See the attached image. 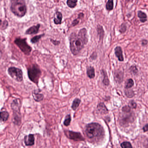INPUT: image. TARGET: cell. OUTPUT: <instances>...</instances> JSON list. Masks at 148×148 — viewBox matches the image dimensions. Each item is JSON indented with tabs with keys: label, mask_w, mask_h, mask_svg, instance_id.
<instances>
[{
	"label": "cell",
	"mask_w": 148,
	"mask_h": 148,
	"mask_svg": "<svg viewBox=\"0 0 148 148\" xmlns=\"http://www.w3.org/2000/svg\"><path fill=\"white\" fill-rule=\"evenodd\" d=\"M87 30L85 28L80 30L78 34L73 32L70 36V48L74 55H77L88 43Z\"/></svg>",
	"instance_id": "6da1fadb"
},
{
	"label": "cell",
	"mask_w": 148,
	"mask_h": 148,
	"mask_svg": "<svg viewBox=\"0 0 148 148\" xmlns=\"http://www.w3.org/2000/svg\"><path fill=\"white\" fill-rule=\"evenodd\" d=\"M88 137L94 140H100L104 136L103 127L98 123H92L86 126L85 130Z\"/></svg>",
	"instance_id": "7a4b0ae2"
},
{
	"label": "cell",
	"mask_w": 148,
	"mask_h": 148,
	"mask_svg": "<svg viewBox=\"0 0 148 148\" xmlns=\"http://www.w3.org/2000/svg\"><path fill=\"white\" fill-rule=\"evenodd\" d=\"M10 9L17 16L22 17L27 12V7L25 2L22 0H13L11 1Z\"/></svg>",
	"instance_id": "3957f363"
},
{
	"label": "cell",
	"mask_w": 148,
	"mask_h": 148,
	"mask_svg": "<svg viewBox=\"0 0 148 148\" xmlns=\"http://www.w3.org/2000/svg\"><path fill=\"white\" fill-rule=\"evenodd\" d=\"M41 73L40 69L37 64H34L28 69V75L29 79L35 84L38 83Z\"/></svg>",
	"instance_id": "277c9868"
},
{
	"label": "cell",
	"mask_w": 148,
	"mask_h": 148,
	"mask_svg": "<svg viewBox=\"0 0 148 148\" xmlns=\"http://www.w3.org/2000/svg\"><path fill=\"white\" fill-rule=\"evenodd\" d=\"M26 40V38H17L14 41V43L26 55H29L32 51V48L27 44Z\"/></svg>",
	"instance_id": "5b68a950"
},
{
	"label": "cell",
	"mask_w": 148,
	"mask_h": 148,
	"mask_svg": "<svg viewBox=\"0 0 148 148\" xmlns=\"http://www.w3.org/2000/svg\"><path fill=\"white\" fill-rule=\"evenodd\" d=\"M10 76L15 80L21 82L23 80V72L21 70L14 67H11L8 70Z\"/></svg>",
	"instance_id": "8992f818"
},
{
	"label": "cell",
	"mask_w": 148,
	"mask_h": 148,
	"mask_svg": "<svg viewBox=\"0 0 148 148\" xmlns=\"http://www.w3.org/2000/svg\"><path fill=\"white\" fill-rule=\"evenodd\" d=\"M68 135L70 139L75 141H84V140L82 135L79 133L69 131Z\"/></svg>",
	"instance_id": "52a82bcc"
},
{
	"label": "cell",
	"mask_w": 148,
	"mask_h": 148,
	"mask_svg": "<svg viewBox=\"0 0 148 148\" xmlns=\"http://www.w3.org/2000/svg\"><path fill=\"white\" fill-rule=\"evenodd\" d=\"M123 112L126 113V114L123 115V116L122 117L121 120H122L123 124H126V123H127L131 122L132 120H133V119H132V117H133V116H132L131 111H127V112L123 111Z\"/></svg>",
	"instance_id": "ba28073f"
},
{
	"label": "cell",
	"mask_w": 148,
	"mask_h": 148,
	"mask_svg": "<svg viewBox=\"0 0 148 148\" xmlns=\"http://www.w3.org/2000/svg\"><path fill=\"white\" fill-rule=\"evenodd\" d=\"M34 135L30 134L27 135L24 138V143L26 146H31L34 145Z\"/></svg>",
	"instance_id": "9c48e42d"
},
{
	"label": "cell",
	"mask_w": 148,
	"mask_h": 148,
	"mask_svg": "<svg viewBox=\"0 0 148 148\" xmlns=\"http://www.w3.org/2000/svg\"><path fill=\"white\" fill-rule=\"evenodd\" d=\"M40 26V24H38L37 25H34L30 27L26 31L25 34H34L38 33L39 29Z\"/></svg>",
	"instance_id": "30bf717a"
},
{
	"label": "cell",
	"mask_w": 148,
	"mask_h": 148,
	"mask_svg": "<svg viewBox=\"0 0 148 148\" xmlns=\"http://www.w3.org/2000/svg\"><path fill=\"white\" fill-rule=\"evenodd\" d=\"M115 54L116 57L118 58L119 61H124L123 51L120 47L117 46L115 48Z\"/></svg>",
	"instance_id": "8fae6325"
},
{
	"label": "cell",
	"mask_w": 148,
	"mask_h": 148,
	"mask_svg": "<svg viewBox=\"0 0 148 148\" xmlns=\"http://www.w3.org/2000/svg\"><path fill=\"white\" fill-rule=\"evenodd\" d=\"M11 106L14 112H20V105L19 99H16L13 100Z\"/></svg>",
	"instance_id": "7c38bea8"
},
{
	"label": "cell",
	"mask_w": 148,
	"mask_h": 148,
	"mask_svg": "<svg viewBox=\"0 0 148 148\" xmlns=\"http://www.w3.org/2000/svg\"><path fill=\"white\" fill-rule=\"evenodd\" d=\"M114 78L115 80L116 81V82L120 83L123 80V74L121 71H116L114 74Z\"/></svg>",
	"instance_id": "4fadbf2b"
},
{
	"label": "cell",
	"mask_w": 148,
	"mask_h": 148,
	"mask_svg": "<svg viewBox=\"0 0 148 148\" xmlns=\"http://www.w3.org/2000/svg\"><path fill=\"white\" fill-rule=\"evenodd\" d=\"M87 74L88 77L90 79H93L95 77V70L92 66H88L87 67Z\"/></svg>",
	"instance_id": "5bb4252c"
},
{
	"label": "cell",
	"mask_w": 148,
	"mask_h": 148,
	"mask_svg": "<svg viewBox=\"0 0 148 148\" xmlns=\"http://www.w3.org/2000/svg\"><path fill=\"white\" fill-rule=\"evenodd\" d=\"M13 122L16 125H20L21 121V115L20 112H14Z\"/></svg>",
	"instance_id": "9a60e30c"
},
{
	"label": "cell",
	"mask_w": 148,
	"mask_h": 148,
	"mask_svg": "<svg viewBox=\"0 0 148 148\" xmlns=\"http://www.w3.org/2000/svg\"><path fill=\"white\" fill-rule=\"evenodd\" d=\"M97 30L98 35L99 37L100 40H102L104 36V29H103V27L101 25L98 24L97 26Z\"/></svg>",
	"instance_id": "2e32d148"
},
{
	"label": "cell",
	"mask_w": 148,
	"mask_h": 148,
	"mask_svg": "<svg viewBox=\"0 0 148 148\" xmlns=\"http://www.w3.org/2000/svg\"><path fill=\"white\" fill-rule=\"evenodd\" d=\"M101 74H102V75L104 76L102 82L104 85L107 86H108L110 84V80L106 71H105L104 69L102 70H101Z\"/></svg>",
	"instance_id": "e0dca14e"
},
{
	"label": "cell",
	"mask_w": 148,
	"mask_h": 148,
	"mask_svg": "<svg viewBox=\"0 0 148 148\" xmlns=\"http://www.w3.org/2000/svg\"><path fill=\"white\" fill-rule=\"evenodd\" d=\"M57 18H55L54 19V22L56 24H60L62 23V14L60 12L56 11V12Z\"/></svg>",
	"instance_id": "ac0fdd59"
},
{
	"label": "cell",
	"mask_w": 148,
	"mask_h": 148,
	"mask_svg": "<svg viewBox=\"0 0 148 148\" xmlns=\"http://www.w3.org/2000/svg\"><path fill=\"white\" fill-rule=\"evenodd\" d=\"M9 113L7 111H3L0 113V120L2 122H5L8 120Z\"/></svg>",
	"instance_id": "d6986e66"
},
{
	"label": "cell",
	"mask_w": 148,
	"mask_h": 148,
	"mask_svg": "<svg viewBox=\"0 0 148 148\" xmlns=\"http://www.w3.org/2000/svg\"><path fill=\"white\" fill-rule=\"evenodd\" d=\"M138 16L140 18V21L143 23L146 22L147 19V14L142 11H138Z\"/></svg>",
	"instance_id": "ffe728a7"
},
{
	"label": "cell",
	"mask_w": 148,
	"mask_h": 148,
	"mask_svg": "<svg viewBox=\"0 0 148 148\" xmlns=\"http://www.w3.org/2000/svg\"><path fill=\"white\" fill-rule=\"evenodd\" d=\"M33 96L34 97V99L36 101L39 102L42 101L43 99V95L42 94L39 93H34L33 94Z\"/></svg>",
	"instance_id": "44dd1931"
},
{
	"label": "cell",
	"mask_w": 148,
	"mask_h": 148,
	"mask_svg": "<svg viewBox=\"0 0 148 148\" xmlns=\"http://www.w3.org/2000/svg\"><path fill=\"white\" fill-rule=\"evenodd\" d=\"M77 0H68L67 1V4L68 6L71 8H73L76 7L77 5Z\"/></svg>",
	"instance_id": "7402d4cb"
},
{
	"label": "cell",
	"mask_w": 148,
	"mask_h": 148,
	"mask_svg": "<svg viewBox=\"0 0 148 148\" xmlns=\"http://www.w3.org/2000/svg\"><path fill=\"white\" fill-rule=\"evenodd\" d=\"M80 103H81V100L78 98H76L73 102V105L72 106V109L74 110H75L78 107V106H79Z\"/></svg>",
	"instance_id": "603a6c76"
},
{
	"label": "cell",
	"mask_w": 148,
	"mask_h": 148,
	"mask_svg": "<svg viewBox=\"0 0 148 148\" xmlns=\"http://www.w3.org/2000/svg\"><path fill=\"white\" fill-rule=\"evenodd\" d=\"M106 9L110 11L112 10L113 8V1L112 0H109L106 5Z\"/></svg>",
	"instance_id": "cb8c5ba5"
},
{
	"label": "cell",
	"mask_w": 148,
	"mask_h": 148,
	"mask_svg": "<svg viewBox=\"0 0 148 148\" xmlns=\"http://www.w3.org/2000/svg\"><path fill=\"white\" fill-rule=\"evenodd\" d=\"M134 85V81L132 79H130L126 81L125 84V88L130 89Z\"/></svg>",
	"instance_id": "d4e9b609"
},
{
	"label": "cell",
	"mask_w": 148,
	"mask_h": 148,
	"mask_svg": "<svg viewBox=\"0 0 148 148\" xmlns=\"http://www.w3.org/2000/svg\"><path fill=\"white\" fill-rule=\"evenodd\" d=\"M44 34H42L41 35H39L36 36L34 37H33L31 40V41L32 43L33 44H35V43H37V42L39 41V40L42 38V37L44 36Z\"/></svg>",
	"instance_id": "484cf974"
},
{
	"label": "cell",
	"mask_w": 148,
	"mask_h": 148,
	"mask_svg": "<svg viewBox=\"0 0 148 148\" xmlns=\"http://www.w3.org/2000/svg\"><path fill=\"white\" fill-rule=\"evenodd\" d=\"M98 109L100 111H101L102 112L106 113V111H108L106 106H105V105L103 103H100L99 105L98 106Z\"/></svg>",
	"instance_id": "4316f807"
},
{
	"label": "cell",
	"mask_w": 148,
	"mask_h": 148,
	"mask_svg": "<svg viewBox=\"0 0 148 148\" xmlns=\"http://www.w3.org/2000/svg\"><path fill=\"white\" fill-rule=\"evenodd\" d=\"M121 147L122 148H133L130 142H125L121 144Z\"/></svg>",
	"instance_id": "83f0119b"
},
{
	"label": "cell",
	"mask_w": 148,
	"mask_h": 148,
	"mask_svg": "<svg viewBox=\"0 0 148 148\" xmlns=\"http://www.w3.org/2000/svg\"><path fill=\"white\" fill-rule=\"evenodd\" d=\"M71 121V116L70 115H67L66 116V119L64 122V124L66 126H68L69 125Z\"/></svg>",
	"instance_id": "f1b7e54d"
},
{
	"label": "cell",
	"mask_w": 148,
	"mask_h": 148,
	"mask_svg": "<svg viewBox=\"0 0 148 148\" xmlns=\"http://www.w3.org/2000/svg\"><path fill=\"white\" fill-rule=\"evenodd\" d=\"M125 93L126 96L129 98L132 97L134 95V93L132 90H130V89L126 90L125 91Z\"/></svg>",
	"instance_id": "f546056e"
},
{
	"label": "cell",
	"mask_w": 148,
	"mask_h": 148,
	"mask_svg": "<svg viewBox=\"0 0 148 148\" xmlns=\"http://www.w3.org/2000/svg\"><path fill=\"white\" fill-rule=\"evenodd\" d=\"M8 25V23L7 22V21L5 20L3 22H2L1 20H0V27H1L2 29L6 28Z\"/></svg>",
	"instance_id": "4dcf8cb0"
},
{
	"label": "cell",
	"mask_w": 148,
	"mask_h": 148,
	"mask_svg": "<svg viewBox=\"0 0 148 148\" xmlns=\"http://www.w3.org/2000/svg\"><path fill=\"white\" fill-rule=\"evenodd\" d=\"M126 30V26L125 24H123L121 25L120 27V28L119 30V31L121 32V33H124Z\"/></svg>",
	"instance_id": "1f68e13d"
},
{
	"label": "cell",
	"mask_w": 148,
	"mask_h": 148,
	"mask_svg": "<svg viewBox=\"0 0 148 148\" xmlns=\"http://www.w3.org/2000/svg\"><path fill=\"white\" fill-rule=\"evenodd\" d=\"M130 70L131 72L133 73V74H137V73L138 72V70L136 68V66H132L131 67H130Z\"/></svg>",
	"instance_id": "d6a6232c"
},
{
	"label": "cell",
	"mask_w": 148,
	"mask_h": 148,
	"mask_svg": "<svg viewBox=\"0 0 148 148\" xmlns=\"http://www.w3.org/2000/svg\"><path fill=\"white\" fill-rule=\"evenodd\" d=\"M79 19H80L77 18L75 20H74L73 21L72 24V26H73V27H74V26H75L77 25L79 23Z\"/></svg>",
	"instance_id": "836d02e7"
},
{
	"label": "cell",
	"mask_w": 148,
	"mask_h": 148,
	"mask_svg": "<svg viewBox=\"0 0 148 148\" xmlns=\"http://www.w3.org/2000/svg\"><path fill=\"white\" fill-rule=\"evenodd\" d=\"M51 42L52 43V44H54L55 46H58L59 44H60V41H58V40H54L53 39H50Z\"/></svg>",
	"instance_id": "e575fe53"
},
{
	"label": "cell",
	"mask_w": 148,
	"mask_h": 148,
	"mask_svg": "<svg viewBox=\"0 0 148 148\" xmlns=\"http://www.w3.org/2000/svg\"><path fill=\"white\" fill-rule=\"evenodd\" d=\"M97 53L96 52H94L91 55L90 58L92 60H95L97 58Z\"/></svg>",
	"instance_id": "d590c367"
},
{
	"label": "cell",
	"mask_w": 148,
	"mask_h": 148,
	"mask_svg": "<svg viewBox=\"0 0 148 148\" xmlns=\"http://www.w3.org/2000/svg\"><path fill=\"white\" fill-rule=\"evenodd\" d=\"M130 107L133 108H136V104L133 101H131L130 103Z\"/></svg>",
	"instance_id": "8d00e7d4"
},
{
	"label": "cell",
	"mask_w": 148,
	"mask_h": 148,
	"mask_svg": "<svg viewBox=\"0 0 148 148\" xmlns=\"http://www.w3.org/2000/svg\"><path fill=\"white\" fill-rule=\"evenodd\" d=\"M84 17V14L83 13H79L78 15V18L80 19Z\"/></svg>",
	"instance_id": "74e56055"
},
{
	"label": "cell",
	"mask_w": 148,
	"mask_h": 148,
	"mask_svg": "<svg viewBox=\"0 0 148 148\" xmlns=\"http://www.w3.org/2000/svg\"><path fill=\"white\" fill-rule=\"evenodd\" d=\"M143 130L144 132L148 131V124L144 126L143 128Z\"/></svg>",
	"instance_id": "f35d334b"
},
{
	"label": "cell",
	"mask_w": 148,
	"mask_h": 148,
	"mask_svg": "<svg viewBox=\"0 0 148 148\" xmlns=\"http://www.w3.org/2000/svg\"><path fill=\"white\" fill-rule=\"evenodd\" d=\"M148 43V41H147V40H143V41H142V44L143 45H146Z\"/></svg>",
	"instance_id": "ab89813d"
}]
</instances>
